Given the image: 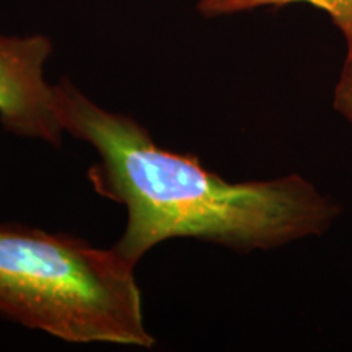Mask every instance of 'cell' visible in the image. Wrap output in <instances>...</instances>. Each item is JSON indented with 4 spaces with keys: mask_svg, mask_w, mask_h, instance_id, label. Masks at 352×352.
I'll list each match as a JSON object with an SVG mask.
<instances>
[{
    "mask_svg": "<svg viewBox=\"0 0 352 352\" xmlns=\"http://www.w3.org/2000/svg\"><path fill=\"white\" fill-rule=\"evenodd\" d=\"M64 132L91 145L95 191L124 206L113 246L131 264L171 239H197L239 252L271 250L321 235L340 208L300 175L230 183L192 153L158 147L131 116L98 107L67 78L54 85Z\"/></svg>",
    "mask_w": 352,
    "mask_h": 352,
    "instance_id": "6da1fadb",
    "label": "cell"
},
{
    "mask_svg": "<svg viewBox=\"0 0 352 352\" xmlns=\"http://www.w3.org/2000/svg\"><path fill=\"white\" fill-rule=\"evenodd\" d=\"M134 267L114 248L0 223V316L74 344L151 349Z\"/></svg>",
    "mask_w": 352,
    "mask_h": 352,
    "instance_id": "7a4b0ae2",
    "label": "cell"
},
{
    "mask_svg": "<svg viewBox=\"0 0 352 352\" xmlns=\"http://www.w3.org/2000/svg\"><path fill=\"white\" fill-rule=\"evenodd\" d=\"M51 51V39L44 34H0V124L19 138L59 145L64 127L54 85L44 80V63Z\"/></svg>",
    "mask_w": 352,
    "mask_h": 352,
    "instance_id": "3957f363",
    "label": "cell"
},
{
    "mask_svg": "<svg viewBox=\"0 0 352 352\" xmlns=\"http://www.w3.org/2000/svg\"><path fill=\"white\" fill-rule=\"evenodd\" d=\"M290 3H310L327 12L341 33L352 28V0H199L197 12L206 19L250 12L261 7H285Z\"/></svg>",
    "mask_w": 352,
    "mask_h": 352,
    "instance_id": "277c9868",
    "label": "cell"
},
{
    "mask_svg": "<svg viewBox=\"0 0 352 352\" xmlns=\"http://www.w3.org/2000/svg\"><path fill=\"white\" fill-rule=\"evenodd\" d=\"M346 39V60L342 65L340 80L334 88V109L341 114L352 127V28L342 33Z\"/></svg>",
    "mask_w": 352,
    "mask_h": 352,
    "instance_id": "5b68a950",
    "label": "cell"
}]
</instances>
